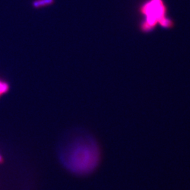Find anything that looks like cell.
<instances>
[{"label": "cell", "mask_w": 190, "mask_h": 190, "mask_svg": "<svg viewBox=\"0 0 190 190\" xmlns=\"http://www.w3.org/2000/svg\"><path fill=\"white\" fill-rule=\"evenodd\" d=\"M55 0H34L32 2V6L34 8H45L52 5Z\"/></svg>", "instance_id": "3957f363"}, {"label": "cell", "mask_w": 190, "mask_h": 190, "mask_svg": "<svg viewBox=\"0 0 190 190\" xmlns=\"http://www.w3.org/2000/svg\"><path fill=\"white\" fill-rule=\"evenodd\" d=\"M61 158L71 172L87 175L98 166L100 160L99 148L92 137L81 136L65 147Z\"/></svg>", "instance_id": "6da1fadb"}, {"label": "cell", "mask_w": 190, "mask_h": 190, "mask_svg": "<svg viewBox=\"0 0 190 190\" xmlns=\"http://www.w3.org/2000/svg\"><path fill=\"white\" fill-rule=\"evenodd\" d=\"M142 13L146 15V21L142 25L144 31L152 30L157 23H160L165 17V8L161 0H152L142 8Z\"/></svg>", "instance_id": "7a4b0ae2"}, {"label": "cell", "mask_w": 190, "mask_h": 190, "mask_svg": "<svg viewBox=\"0 0 190 190\" xmlns=\"http://www.w3.org/2000/svg\"><path fill=\"white\" fill-rule=\"evenodd\" d=\"M2 161V157L1 155H0V163H1Z\"/></svg>", "instance_id": "5b68a950"}, {"label": "cell", "mask_w": 190, "mask_h": 190, "mask_svg": "<svg viewBox=\"0 0 190 190\" xmlns=\"http://www.w3.org/2000/svg\"><path fill=\"white\" fill-rule=\"evenodd\" d=\"M9 84L6 81L0 79V97L9 91Z\"/></svg>", "instance_id": "277c9868"}]
</instances>
